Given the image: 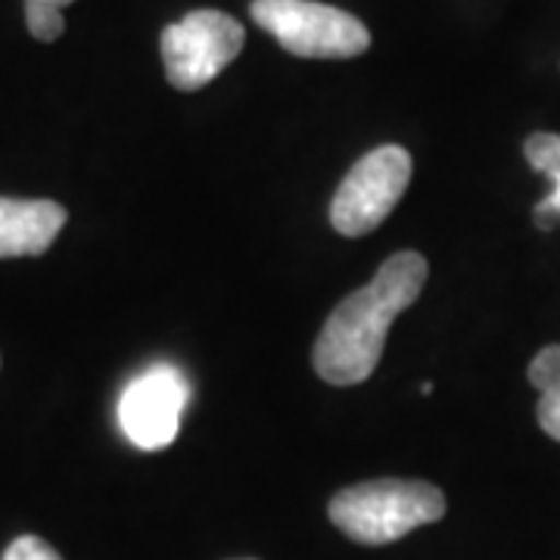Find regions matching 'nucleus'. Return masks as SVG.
<instances>
[{
	"label": "nucleus",
	"mask_w": 560,
	"mask_h": 560,
	"mask_svg": "<svg viewBox=\"0 0 560 560\" xmlns=\"http://www.w3.org/2000/svg\"><path fill=\"white\" fill-rule=\"evenodd\" d=\"M427 283V259L405 249L383 261L368 287L349 293L320 327L315 342V371L334 386L368 381L381 364L386 334Z\"/></svg>",
	"instance_id": "1"
},
{
	"label": "nucleus",
	"mask_w": 560,
	"mask_h": 560,
	"mask_svg": "<svg viewBox=\"0 0 560 560\" xmlns=\"http://www.w3.org/2000/svg\"><path fill=\"white\" fill-rule=\"evenodd\" d=\"M442 514V489L420 480L359 482L330 501L334 526L359 545H389L418 526L436 523Z\"/></svg>",
	"instance_id": "2"
},
{
	"label": "nucleus",
	"mask_w": 560,
	"mask_h": 560,
	"mask_svg": "<svg viewBox=\"0 0 560 560\" xmlns=\"http://www.w3.org/2000/svg\"><path fill=\"white\" fill-rule=\"evenodd\" d=\"M253 20L305 60H349L371 47V32L352 13L315 0H253Z\"/></svg>",
	"instance_id": "3"
},
{
	"label": "nucleus",
	"mask_w": 560,
	"mask_h": 560,
	"mask_svg": "<svg viewBox=\"0 0 560 560\" xmlns=\"http://www.w3.org/2000/svg\"><path fill=\"white\" fill-rule=\"evenodd\" d=\"M411 180V156L405 147L386 143L361 156L334 194L330 224L342 237H364L399 206Z\"/></svg>",
	"instance_id": "4"
},
{
	"label": "nucleus",
	"mask_w": 560,
	"mask_h": 560,
	"mask_svg": "<svg viewBox=\"0 0 560 560\" xmlns=\"http://www.w3.org/2000/svg\"><path fill=\"white\" fill-rule=\"evenodd\" d=\"M243 25L221 10H194L162 32L165 79L178 91H200L243 50Z\"/></svg>",
	"instance_id": "5"
},
{
	"label": "nucleus",
	"mask_w": 560,
	"mask_h": 560,
	"mask_svg": "<svg viewBox=\"0 0 560 560\" xmlns=\"http://www.w3.org/2000/svg\"><path fill=\"white\" fill-rule=\"evenodd\" d=\"M190 399V383L172 364H153L125 386L119 399V427L131 445L160 452L178 436L180 415Z\"/></svg>",
	"instance_id": "6"
},
{
	"label": "nucleus",
	"mask_w": 560,
	"mask_h": 560,
	"mask_svg": "<svg viewBox=\"0 0 560 560\" xmlns=\"http://www.w3.org/2000/svg\"><path fill=\"white\" fill-rule=\"evenodd\" d=\"M66 224V209L54 200L0 197V259L44 256Z\"/></svg>",
	"instance_id": "7"
},
{
	"label": "nucleus",
	"mask_w": 560,
	"mask_h": 560,
	"mask_svg": "<svg viewBox=\"0 0 560 560\" xmlns=\"http://www.w3.org/2000/svg\"><path fill=\"white\" fill-rule=\"evenodd\" d=\"M529 383L539 389V427L560 442V346H545L533 359Z\"/></svg>",
	"instance_id": "8"
},
{
	"label": "nucleus",
	"mask_w": 560,
	"mask_h": 560,
	"mask_svg": "<svg viewBox=\"0 0 560 560\" xmlns=\"http://www.w3.org/2000/svg\"><path fill=\"white\" fill-rule=\"evenodd\" d=\"M25 25L38 40H57L66 32L60 7L54 3H40V0H25Z\"/></svg>",
	"instance_id": "9"
},
{
	"label": "nucleus",
	"mask_w": 560,
	"mask_h": 560,
	"mask_svg": "<svg viewBox=\"0 0 560 560\" xmlns=\"http://www.w3.org/2000/svg\"><path fill=\"white\" fill-rule=\"evenodd\" d=\"M523 153H526V162L545 178L560 175V135H533L523 143Z\"/></svg>",
	"instance_id": "10"
},
{
	"label": "nucleus",
	"mask_w": 560,
	"mask_h": 560,
	"mask_svg": "<svg viewBox=\"0 0 560 560\" xmlns=\"http://www.w3.org/2000/svg\"><path fill=\"white\" fill-rule=\"evenodd\" d=\"M0 560H62L50 541H44L40 536H20L16 541H10V548L3 551Z\"/></svg>",
	"instance_id": "11"
},
{
	"label": "nucleus",
	"mask_w": 560,
	"mask_h": 560,
	"mask_svg": "<svg viewBox=\"0 0 560 560\" xmlns=\"http://www.w3.org/2000/svg\"><path fill=\"white\" fill-rule=\"evenodd\" d=\"M551 184H555L551 194H548V197L536 206V212H533L541 231H551V228H558L560 224V175L558 178H551Z\"/></svg>",
	"instance_id": "12"
},
{
	"label": "nucleus",
	"mask_w": 560,
	"mask_h": 560,
	"mask_svg": "<svg viewBox=\"0 0 560 560\" xmlns=\"http://www.w3.org/2000/svg\"><path fill=\"white\" fill-rule=\"evenodd\" d=\"M40 3H54V7H69V3H75V0H40Z\"/></svg>",
	"instance_id": "13"
}]
</instances>
